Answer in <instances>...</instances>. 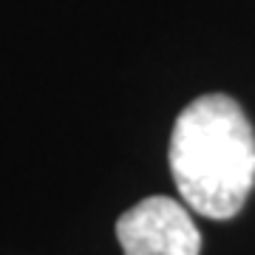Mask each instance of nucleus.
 Listing matches in <instances>:
<instances>
[{
    "instance_id": "2",
    "label": "nucleus",
    "mask_w": 255,
    "mask_h": 255,
    "mask_svg": "<svg viewBox=\"0 0 255 255\" xmlns=\"http://www.w3.org/2000/svg\"><path fill=\"white\" fill-rule=\"evenodd\" d=\"M125 255H199L201 233L184 204L167 196H147L117 221Z\"/></svg>"
},
{
    "instance_id": "1",
    "label": "nucleus",
    "mask_w": 255,
    "mask_h": 255,
    "mask_svg": "<svg viewBox=\"0 0 255 255\" xmlns=\"http://www.w3.org/2000/svg\"><path fill=\"white\" fill-rule=\"evenodd\" d=\"M167 162L187 207L233 219L255 184V130L233 97L204 94L176 119Z\"/></svg>"
}]
</instances>
